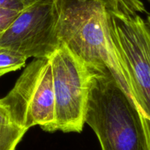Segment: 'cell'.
<instances>
[{
	"label": "cell",
	"mask_w": 150,
	"mask_h": 150,
	"mask_svg": "<svg viewBox=\"0 0 150 150\" xmlns=\"http://www.w3.org/2000/svg\"><path fill=\"white\" fill-rule=\"evenodd\" d=\"M0 101L16 126L27 130L32 127L40 126L46 132L57 131L50 59L38 58L32 61L12 90Z\"/></svg>",
	"instance_id": "cell-5"
},
{
	"label": "cell",
	"mask_w": 150,
	"mask_h": 150,
	"mask_svg": "<svg viewBox=\"0 0 150 150\" xmlns=\"http://www.w3.org/2000/svg\"><path fill=\"white\" fill-rule=\"evenodd\" d=\"M0 125H14L11 121L8 110L0 101Z\"/></svg>",
	"instance_id": "cell-12"
},
{
	"label": "cell",
	"mask_w": 150,
	"mask_h": 150,
	"mask_svg": "<svg viewBox=\"0 0 150 150\" xmlns=\"http://www.w3.org/2000/svg\"><path fill=\"white\" fill-rule=\"evenodd\" d=\"M146 21L147 24H148L149 27L150 28V13H149L147 15V17H146Z\"/></svg>",
	"instance_id": "cell-13"
},
{
	"label": "cell",
	"mask_w": 150,
	"mask_h": 150,
	"mask_svg": "<svg viewBox=\"0 0 150 150\" xmlns=\"http://www.w3.org/2000/svg\"><path fill=\"white\" fill-rule=\"evenodd\" d=\"M27 60L20 54L0 49V77L24 67Z\"/></svg>",
	"instance_id": "cell-9"
},
{
	"label": "cell",
	"mask_w": 150,
	"mask_h": 150,
	"mask_svg": "<svg viewBox=\"0 0 150 150\" xmlns=\"http://www.w3.org/2000/svg\"><path fill=\"white\" fill-rule=\"evenodd\" d=\"M34 0H0V7L21 11Z\"/></svg>",
	"instance_id": "cell-11"
},
{
	"label": "cell",
	"mask_w": 150,
	"mask_h": 150,
	"mask_svg": "<svg viewBox=\"0 0 150 150\" xmlns=\"http://www.w3.org/2000/svg\"><path fill=\"white\" fill-rule=\"evenodd\" d=\"M146 1H147V2H149V4H150V0H146Z\"/></svg>",
	"instance_id": "cell-14"
},
{
	"label": "cell",
	"mask_w": 150,
	"mask_h": 150,
	"mask_svg": "<svg viewBox=\"0 0 150 150\" xmlns=\"http://www.w3.org/2000/svg\"><path fill=\"white\" fill-rule=\"evenodd\" d=\"M55 1L60 42L93 71L110 74L133 99L129 77L118 56L110 33L108 10L102 1Z\"/></svg>",
	"instance_id": "cell-1"
},
{
	"label": "cell",
	"mask_w": 150,
	"mask_h": 150,
	"mask_svg": "<svg viewBox=\"0 0 150 150\" xmlns=\"http://www.w3.org/2000/svg\"><path fill=\"white\" fill-rule=\"evenodd\" d=\"M27 131L16 125H0V150H15Z\"/></svg>",
	"instance_id": "cell-8"
},
{
	"label": "cell",
	"mask_w": 150,
	"mask_h": 150,
	"mask_svg": "<svg viewBox=\"0 0 150 150\" xmlns=\"http://www.w3.org/2000/svg\"><path fill=\"white\" fill-rule=\"evenodd\" d=\"M52 74L57 130L81 132L94 71L63 43L49 57Z\"/></svg>",
	"instance_id": "cell-4"
},
{
	"label": "cell",
	"mask_w": 150,
	"mask_h": 150,
	"mask_svg": "<svg viewBox=\"0 0 150 150\" xmlns=\"http://www.w3.org/2000/svg\"><path fill=\"white\" fill-rule=\"evenodd\" d=\"M55 0H34L0 37V49L29 57L49 58L60 45Z\"/></svg>",
	"instance_id": "cell-6"
},
{
	"label": "cell",
	"mask_w": 150,
	"mask_h": 150,
	"mask_svg": "<svg viewBox=\"0 0 150 150\" xmlns=\"http://www.w3.org/2000/svg\"><path fill=\"white\" fill-rule=\"evenodd\" d=\"M85 122L94 131L102 150H149L142 113L110 74L94 71Z\"/></svg>",
	"instance_id": "cell-2"
},
{
	"label": "cell",
	"mask_w": 150,
	"mask_h": 150,
	"mask_svg": "<svg viewBox=\"0 0 150 150\" xmlns=\"http://www.w3.org/2000/svg\"><path fill=\"white\" fill-rule=\"evenodd\" d=\"M110 11L125 15L133 16L146 11L140 0H100Z\"/></svg>",
	"instance_id": "cell-7"
},
{
	"label": "cell",
	"mask_w": 150,
	"mask_h": 150,
	"mask_svg": "<svg viewBox=\"0 0 150 150\" xmlns=\"http://www.w3.org/2000/svg\"><path fill=\"white\" fill-rule=\"evenodd\" d=\"M21 11L0 7V37L11 25Z\"/></svg>",
	"instance_id": "cell-10"
},
{
	"label": "cell",
	"mask_w": 150,
	"mask_h": 150,
	"mask_svg": "<svg viewBox=\"0 0 150 150\" xmlns=\"http://www.w3.org/2000/svg\"><path fill=\"white\" fill-rule=\"evenodd\" d=\"M110 33L129 77L132 96L146 122L150 150V28L139 14L108 11Z\"/></svg>",
	"instance_id": "cell-3"
}]
</instances>
